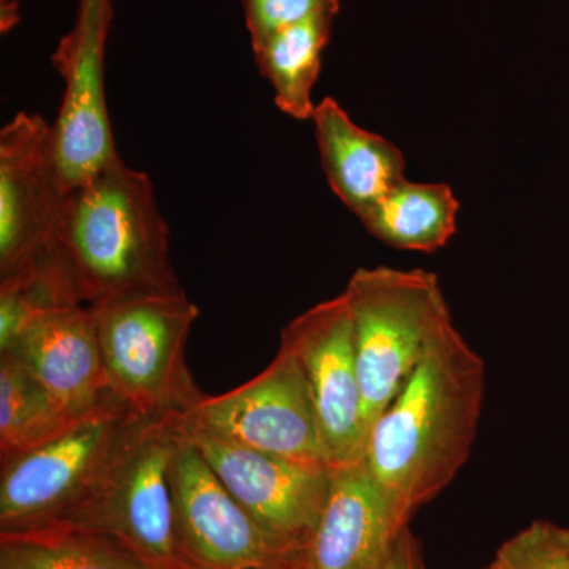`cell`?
<instances>
[{
  "mask_svg": "<svg viewBox=\"0 0 569 569\" xmlns=\"http://www.w3.org/2000/svg\"><path fill=\"white\" fill-rule=\"evenodd\" d=\"M280 346L295 355L305 372L328 467L361 462L367 426L346 295L318 302L291 320Z\"/></svg>",
  "mask_w": 569,
  "mask_h": 569,
  "instance_id": "30bf717a",
  "label": "cell"
},
{
  "mask_svg": "<svg viewBox=\"0 0 569 569\" xmlns=\"http://www.w3.org/2000/svg\"><path fill=\"white\" fill-rule=\"evenodd\" d=\"M112 0H78L77 21L51 62L61 74L62 104L52 123V149L67 192L119 159L104 93V52Z\"/></svg>",
  "mask_w": 569,
  "mask_h": 569,
  "instance_id": "52a82bcc",
  "label": "cell"
},
{
  "mask_svg": "<svg viewBox=\"0 0 569 569\" xmlns=\"http://www.w3.org/2000/svg\"><path fill=\"white\" fill-rule=\"evenodd\" d=\"M408 522L362 460L331 468L323 511L293 569H381Z\"/></svg>",
  "mask_w": 569,
  "mask_h": 569,
  "instance_id": "4fadbf2b",
  "label": "cell"
},
{
  "mask_svg": "<svg viewBox=\"0 0 569 569\" xmlns=\"http://www.w3.org/2000/svg\"><path fill=\"white\" fill-rule=\"evenodd\" d=\"M458 212L459 200L448 183L403 179L361 223L392 249L432 253L456 233Z\"/></svg>",
  "mask_w": 569,
  "mask_h": 569,
  "instance_id": "2e32d148",
  "label": "cell"
},
{
  "mask_svg": "<svg viewBox=\"0 0 569 569\" xmlns=\"http://www.w3.org/2000/svg\"><path fill=\"white\" fill-rule=\"evenodd\" d=\"M51 249L88 306L182 290L151 178L121 157L69 192Z\"/></svg>",
  "mask_w": 569,
  "mask_h": 569,
  "instance_id": "7a4b0ae2",
  "label": "cell"
},
{
  "mask_svg": "<svg viewBox=\"0 0 569 569\" xmlns=\"http://www.w3.org/2000/svg\"><path fill=\"white\" fill-rule=\"evenodd\" d=\"M381 569H426L421 542L410 527L400 531Z\"/></svg>",
  "mask_w": 569,
  "mask_h": 569,
  "instance_id": "603a6c76",
  "label": "cell"
},
{
  "mask_svg": "<svg viewBox=\"0 0 569 569\" xmlns=\"http://www.w3.org/2000/svg\"><path fill=\"white\" fill-rule=\"evenodd\" d=\"M367 436L426 351L452 325L440 280L425 269L359 268L346 291Z\"/></svg>",
  "mask_w": 569,
  "mask_h": 569,
  "instance_id": "3957f363",
  "label": "cell"
},
{
  "mask_svg": "<svg viewBox=\"0 0 569 569\" xmlns=\"http://www.w3.org/2000/svg\"><path fill=\"white\" fill-rule=\"evenodd\" d=\"M0 569H148L107 535L52 523L0 531Z\"/></svg>",
  "mask_w": 569,
  "mask_h": 569,
  "instance_id": "ac0fdd59",
  "label": "cell"
},
{
  "mask_svg": "<svg viewBox=\"0 0 569 569\" xmlns=\"http://www.w3.org/2000/svg\"><path fill=\"white\" fill-rule=\"evenodd\" d=\"M481 569H498V568L496 567V563H493V561H492V563H490L489 567L481 568Z\"/></svg>",
  "mask_w": 569,
  "mask_h": 569,
  "instance_id": "d4e9b609",
  "label": "cell"
},
{
  "mask_svg": "<svg viewBox=\"0 0 569 569\" xmlns=\"http://www.w3.org/2000/svg\"><path fill=\"white\" fill-rule=\"evenodd\" d=\"M252 48L274 33L313 18H336L340 0H242Z\"/></svg>",
  "mask_w": 569,
  "mask_h": 569,
  "instance_id": "7402d4cb",
  "label": "cell"
},
{
  "mask_svg": "<svg viewBox=\"0 0 569 569\" xmlns=\"http://www.w3.org/2000/svg\"><path fill=\"white\" fill-rule=\"evenodd\" d=\"M335 20L313 18L283 29L252 48L261 77L272 86L277 108L298 121H310L316 111L312 91Z\"/></svg>",
  "mask_w": 569,
  "mask_h": 569,
  "instance_id": "e0dca14e",
  "label": "cell"
},
{
  "mask_svg": "<svg viewBox=\"0 0 569 569\" xmlns=\"http://www.w3.org/2000/svg\"><path fill=\"white\" fill-rule=\"evenodd\" d=\"M176 533L190 569H293L179 426L170 463Z\"/></svg>",
  "mask_w": 569,
  "mask_h": 569,
  "instance_id": "9c48e42d",
  "label": "cell"
},
{
  "mask_svg": "<svg viewBox=\"0 0 569 569\" xmlns=\"http://www.w3.org/2000/svg\"><path fill=\"white\" fill-rule=\"evenodd\" d=\"M485 391V361L452 323L370 427L362 463L408 518L466 466Z\"/></svg>",
  "mask_w": 569,
  "mask_h": 569,
  "instance_id": "6da1fadb",
  "label": "cell"
},
{
  "mask_svg": "<svg viewBox=\"0 0 569 569\" xmlns=\"http://www.w3.org/2000/svg\"><path fill=\"white\" fill-rule=\"evenodd\" d=\"M78 306L84 302L50 247L21 271L0 279V351L32 326Z\"/></svg>",
  "mask_w": 569,
  "mask_h": 569,
  "instance_id": "ffe728a7",
  "label": "cell"
},
{
  "mask_svg": "<svg viewBox=\"0 0 569 569\" xmlns=\"http://www.w3.org/2000/svg\"><path fill=\"white\" fill-rule=\"evenodd\" d=\"M310 121L332 192L362 222L406 179L402 152L381 134L359 127L331 97L317 104Z\"/></svg>",
  "mask_w": 569,
  "mask_h": 569,
  "instance_id": "9a60e30c",
  "label": "cell"
},
{
  "mask_svg": "<svg viewBox=\"0 0 569 569\" xmlns=\"http://www.w3.org/2000/svg\"><path fill=\"white\" fill-rule=\"evenodd\" d=\"M67 198L50 123L40 114L18 112L0 130V279L50 249Z\"/></svg>",
  "mask_w": 569,
  "mask_h": 569,
  "instance_id": "7c38bea8",
  "label": "cell"
},
{
  "mask_svg": "<svg viewBox=\"0 0 569 569\" xmlns=\"http://www.w3.org/2000/svg\"><path fill=\"white\" fill-rule=\"evenodd\" d=\"M81 418L52 396L20 359L0 353V459L47 443Z\"/></svg>",
  "mask_w": 569,
  "mask_h": 569,
  "instance_id": "d6986e66",
  "label": "cell"
},
{
  "mask_svg": "<svg viewBox=\"0 0 569 569\" xmlns=\"http://www.w3.org/2000/svg\"><path fill=\"white\" fill-rule=\"evenodd\" d=\"M183 418L241 447L328 467L305 372L283 346L263 372L224 395L206 396Z\"/></svg>",
  "mask_w": 569,
  "mask_h": 569,
  "instance_id": "ba28073f",
  "label": "cell"
},
{
  "mask_svg": "<svg viewBox=\"0 0 569 569\" xmlns=\"http://www.w3.org/2000/svg\"><path fill=\"white\" fill-rule=\"evenodd\" d=\"M20 22V3L17 0H0V31H11Z\"/></svg>",
  "mask_w": 569,
  "mask_h": 569,
  "instance_id": "cb8c5ba5",
  "label": "cell"
},
{
  "mask_svg": "<svg viewBox=\"0 0 569 569\" xmlns=\"http://www.w3.org/2000/svg\"><path fill=\"white\" fill-rule=\"evenodd\" d=\"M498 569H569V530L535 520L497 550Z\"/></svg>",
  "mask_w": 569,
  "mask_h": 569,
  "instance_id": "44dd1931",
  "label": "cell"
},
{
  "mask_svg": "<svg viewBox=\"0 0 569 569\" xmlns=\"http://www.w3.org/2000/svg\"><path fill=\"white\" fill-rule=\"evenodd\" d=\"M91 307L112 395L138 417L186 415L206 395L186 347L198 307L186 291L130 296Z\"/></svg>",
  "mask_w": 569,
  "mask_h": 569,
  "instance_id": "277c9868",
  "label": "cell"
},
{
  "mask_svg": "<svg viewBox=\"0 0 569 569\" xmlns=\"http://www.w3.org/2000/svg\"><path fill=\"white\" fill-rule=\"evenodd\" d=\"M78 417L118 399L100 346L91 307L78 306L40 321L7 350Z\"/></svg>",
  "mask_w": 569,
  "mask_h": 569,
  "instance_id": "5bb4252c",
  "label": "cell"
},
{
  "mask_svg": "<svg viewBox=\"0 0 569 569\" xmlns=\"http://www.w3.org/2000/svg\"><path fill=\"white\" fill-rule=\"evenodd\" d=\"M140 418L111 400L47 443L0 459V531L69 518L99 488Z\"/></svg>",
  "mask_w": 569,
  "mask_h": 569,
  "instance_id": "8992f818",
  "label": "cell"
},
{
  "mask_svg": "<svg viewBox=\"0 0 569 569\" xmlns=\"http://www.w3.org/2000/svg\"><path fill=\"white\" fill-rule=\"evenodd\" d=\"M181 417L140 418L99 488L59 523L116 539L148 569H190L176 533L170 488Z\"/></svg>",
  "mask_w": 569,
  "mask_h": 569,
  "instance_id": "5b68a950",
  "label": "cell"
},
{
  "mask_svg": "<svg viewBox=\"0 0 569 569\" xmlns=\"http://www.w3.org/2000/svg\"><path fill=\"white\" fill-rule=\"evenodd\" d=\"M182 430L224 488L295 563L323 511L331 468L241 447L190 425L183 415Z\"/></svg>",
  "mask_w": 569,
  "mask_h": 569,
  "instance_id": "8fae6325",
  "label": "cell"
}]
</instances>
